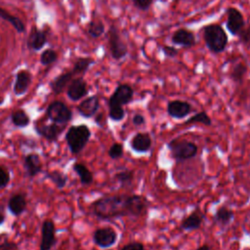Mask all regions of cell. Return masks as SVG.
<instances>
[{
  "mask_svg": "<svg viewBox=\"0 0 250 250\" xmlns=\"http://www.w3.org/2000/svg\"><path fill=\"white\" fill-rule=\"evenodd\" d=\"M160 49H161L162 53L164 54V56L168 57V58H176L177 55L179 54V50L170 45H161Z\"/></svg>",
  "mask_w": 250,
  "mask_h": 250,
  "instance_id": "cell-38",
  "label": "cell"
},
{
  "mask_svg": "<svg viewBox=\"0 0 250 250\" xmlns=\"http://www.w3.org/2000/svg\"><path fill=\"white\" fill-rule=\"evenodd\" d=\"M99 108H100V99L97 95L86 98L76 107L78 113L85 118H90L96 115Z\"/></svg>",
  "mask_w": 250,
  "mask_h": 250,
  "instance_id": "cell-15",
  "label": "cell"
},
{
  "mask_svg": "<svg viewBox=\"0 0 250 250\" xmlns=\"http://www.w3.org/2000/svg\"><path fill=\"white\" fill-rule=\"evenodd\" d=\"M56 244V227L52 220L47 219L42 224L40 250H52Z\"/></svg>",
  "mask_w": 250,
  "mask_h": 250,
  "instance_id": "cell-11",
  "label": "cell"
},
{
  "mask_svg": "<svg viewBox=\"0 0 250 250\" xmlns=\"http://www.w3.org/2000/svg\"><path fill=\"white\" fill-rule=\"evenodd\" d=\"M108 116L112 121H121L125 117V110L123 106L108 105Z\"/></svg>",
  "mask_w": 250,
  "mask_h": 250,
  "instance_id": "cell-33",
  "label": "cell"
},
{
  "mask_svg": "<svg viewBox=\"0 0 250 250\" xmlns=\"http://www.w3.org/2000/svg\"><path fill=\"white\" fill-rule=\"evenodd\" d=\"M117 236V232L112 228H99L93 233V241L100 248L105 249L116 243Z\"/></svg>",
  "mask_w": 250,
  "mask_h": 250,
  "instance_id": "cell-8",
  "label": "cell"
},
{
  "mask_svg": "<svg viewBox=\"0 0 250 250\" xmlns=\"http://www.w3.org/2000/svg\"><path fill=\"white\" fill-rule=\"evenodd\" d=\"M72 169L76 173V175L79 177L80 182H81L82 185L88 186V185H91L93 183V181H94L93 173L84 164L75 162L72 165Z\"/></svg>",
  "mask_w": 250,
  "mask_h": 250,
  "instance_id": "cell-23",
  "label": "cell"
},
{
  "mask_svg": "<svg viewBox=\"0 0 250 250\" xmlns=\"http://www.w3.org/2000/svg\"><path fill=\"white\" fill-rule=\"evenodd\" d=\"M87 32L92 38H99L104 33V24L100 21H91L88 24Z\"/></svg>",
  "mask_w": 250,
  "mask_h": 250,
  "instance_id": "cell-30",
  "label": "cell"
},
{
  "mask_svg": "<svg viewBox=\"0 0 250 250\" xmlns=\"http://www.w3.org/2000/svg\"><path fill=\"white\" fill-rule=\"evenodd\" d=\"M11 177L9 171L2 165H0V188H6L10 183Z\"/></svg>",
  "mask_w": 250,
  "mask_h": 250,
  "instance_id": "cell-37",
  "label": "cell"
},
{
  "mask_svg": "<svg viewBox=\"0 0 250 250\" xmlns=\"http://www.w3.org/2000/svg\"><path fill=\"white\" fill-rule=\"evenodd\" d=\"M114 179L121 185V187H129L134 181V171L122 170L114 175Z\"/></svg>",
  "mask_w": 250,
  "mask_h": 250,
  "instance_id": "cell-29",
  "label": "cell"
},
{
  "mask_svg": "<svg viewBox=\"0 0 250 250\" xmlns=\"http://www.w3.org/2000/svg\"><path fill=\"white\" fill-rule=\"evenodd\" d=\"M120 250H145V246L139 241H133L125 244Z\"/></svg>",
  "mask_w": 250,
  "mask_h": 250,
  "instance_id": "cell-40",
  "label": "cell"
},
{
  "mask_svg": "<svg viewBox=\"0 0 250 250\" xmlns=\"http://www.w3.org/2000/svg\"><path fill=\"white\" fill-rule=\"evenodd\" d=\"M1 240H2V235H0V243H1Z\"/></svg>",
  "mask_w": 250,
  "mask_h": 250,
  "instance_id": "cell-46",
  "label": "cell"
},
{
  "mask_svg": "<svg viewBox=\"0 0 250 250\" xmlns=\"http://www.w3.org/2000/svg\"><path fill=\"white\" fill-rule=\"evenodd\" d=\"M73 72L72 71H67V72H64V73H62L60 74L59 76H57L50 84V87H51V90L54 94H61L64 89L65 87L68 86V84L70 83V81L73 79Z\"/></svg>",
  "mask_w": 250,
  "mask_h": 250,
  "instance_id": "cell-22",
  "label": "cell"
},
{
  "mask_svg": "<svg viewBox=\"0 0 250 250\" xmlns=\"http://www.w3.org/2000/svg\"><path fill=\"white\" fill-rule=\"evenodd\" d=\"M5 220H6L5 213H4V211H3L2 206H0V226H1V225H3V223L5 222Z\"/></svg>",
  "mask_w": 250,
  "mask_h": 250,
  "instance_id": "cell-43",
  "label": "cell"
},
{
  "mask_svg": "<svg viewBox=\"0 0 250 250\" xmlns=\"http://www.w3.org/2000/svg\"><path fill=\"white\" fill-rule=\"evenodd\" d=\"M233 219L232 210L229 209L227 206H221L217 209L214 215V221L217 224H221L223 226L229 225Z\"/></svg>",
  "mask_w": 250,
  "mask_h": 250,
  "instance_id": "cell-26",
  "label": "cell"
},
{
  "mask_svg": "<svg viewBox=\"0 0 250 250\" xmlns=\"http://www.w3.org/2000/svg\"><path fill=\"white\" fill-rule=\"evenodd\" d=\"M0 250H20L17 243L13 241L4 240L0 243Z\"/></svg>",
  "mask_w": 250,
  "mask_h": 250,
  "instance_id": "cell-41",
  "label": "cell"
},
{
  "mask_svg": "<svg viewBox=\"0 0 250 250\" xmlns=\"http://www.w3.org/2000/svg\"><path fill=\"white\" fill-rule=\"evenodd\" d=\"M171 42L176 46L184 48H191L196 44L193 31L186 27H181L175 30L171 36Z\"/></svg>",
  "mask_w": 250,
  "mask_h": 250,
  "instance_id": "cell-12",
  "label": "cell"
},
{
  "mask_svg": "<svg viewBox=\"0 0 250 250\" xmlns=\"http://www.w3.org/2000/svg\"><path fill=\"white\" fill-rule=\"evenodd\" d=\"M23 167L29 178H34L42 171V163L37 153H28L23 157Z\"/></svg>",
  "mask_w": 250,
  "mask_h": 250,
  "instance_id": "cell-18",
  "label": "cell"
},
{
  "mask_svg": "<svg viewBox=\"0 0 250 250\" xmlns=\"http://www.w3.org/2000/svg\"><path fill=\"white\" fill-rule=\"evenodd\" d=\"M193 123H201L203 125L210 126L212 123V120L205 111H200L193 114L185 122V124H193Z\"/></svg>",
  "mask_w": 250,
  "mask_h": 250,
  "instance_id": "cell-32",
  "label": "cell"
},
{
  "mask_svg": "<svg viewBox=\"0 0 250 250\" xmlns=\"http://www.w3.org/2000/svg\"><path fill=\"white\" fill-rule=\"evenodd\" d=\"M134 97L133 88L126 83L119 84L108 99V105L124 106L132 102Z\"/></svg>",
  "mask_w": 250,
  "mask_h": 250,
  "instance_id": "cell-7",
  "label": "cell"
},
{
  "mask_svg": "<svg viewBox=\"0 0 250 250\" xmlns=\"http://www.w3.org/2000/svg\"><path fill=\"white\" fill-rule=\"evenodd\" d=\"M47 118L57 124L65 125L72 119L71 109L61 101L52 102L46 109Z\"/></svg>",
  "mask_w": 250,
  "mask_h": 250,
  "instance_id": "cell-6",
  "label": "cell"
},
{
  "mask_svg": "<svg viewBox=\"0 0 250 250\" xmlns=\"http://www.w3.org/2000/svg\"><path fill=\"white\" fill-rule=\"evenodd\" d=\"M108 156L115 160V159H119L120 157L123 156V153H124V146L122 144L120 143H114L111 145V146L109 147L108 151Z\"/></svg>",
  "mask_w": 250,
  "mask_h": 250,
  "instance_id": "cell-35",
  "label": "cell"
},
{
  "mask_svg": "<svg viewBox=\"0 0 250 250\" xmlns=\"http://www.w3.org/2000/svg\"><path fill=\"white\" fill-rule=\"evenodd\" d=\"M4 103V98L3 97H0V105Z\"/></svg>",
  "mask_w": 250,
  "mask_h": 250,
  "instance_id": "cell-45",
  "label": "cell"
},
{
  "mask_svg": "<svg viewBox=\"0 0 250 250\" xmlns=\"http://www.w3.org/2000/svg\"><path fill=\"white\" fill-rule=\"evenodd\" d=\"M247 70H248V67L245 63L237 62L234 65H232V67L230 68L229 77L234 83L240 84L243 82L244 77L247 73Z\"/></svg>",
  "mask_w": 250,
  "mask_h": 250,
  "instance_id": "cell-25",
  "label": "cell"
},
{
  "mask_svg": "<svg viewBox=\"0 0 250 250\" xmlns=\"http://www.w3.org/2000/svg\"><path fill=\"white\" fill-rule=\"evenodd\" d=\"M132 122L135 126H142L143 124H145L146 122V119L144 117L143 114H140V113H136L133 118H132Z\"/></svg>",
  "mask_w": 250,
  "mask_h": 250,
  "instance_id": "cell-42",
  "label": "cell"
},
{
  "mask_svg": "<svg viewBox=\"0 0 250 250\" xmlns=\"http://www.w3.org/2000/svg\"><path fill=\"white\" fill-rule=\"evenodd\" d=\"M202 31L205 46L210 52L220 54L226 50L229 43V37L221 24L210 23L205 25Z\"/></svg>",
  "mask_w": 250,
  "mask_h": 250,
  "instance_id": "cell-2",
  "label": "cell"
},
{
  "mask_svg": "<svg viewBox=\"0 0 250 250\" xmlns=\"http://www.w3.org/2000/svg\"><path fill=\"white\" fill-rule=\"evenodd\" d=\"M88 92L89 90H88L87 83L82 77L73 78L68 84L67 90H66L67 97L73 102H77L81 100L88 94Z\"/></svg>",
  "mask_w": 250,
  "mask_h": 250,
  "instance_id": "cell-13",
  "label": "cell"
},
{
  "mask_svg": "<svg viewBox=\"0 0 250 250\" xmlns=\"http://www.w3.org/2000/svg\"><path fill=\"white\" fill-rule=\"evenodd\" d=\"M95 62L92 58H79L73 65L72 72L73 74L76 73H84L88 70V68Z\"/></svg>",
  "mask_w": 250,
  "mask_h": 250,
  "instance_id": "cell-31",
  "label": "cell"
},
{
  "mask_svg": "<svg viewBox=\"0 0 250 250\" xmlns=\"http://www.w3.org/2000/svg\"><path fill=\"white\" fill-rule=\"evenodd\" d=\"M11 121L17 128H25L30 124V117L23 109H18L12 112Z\"/></svg>",
  "mask_w": 250,
  "mask_h": 250,
  "instance_id": "cell-24",
  "label": "cell"
},
{
  "mask_svg": "<svg viewBox=\"0 0 250 250\" xmlns=\"http://www.w3.org/2000/svg\"><path fill=\"white\" fill-rule=\"evenodd\" d=\"M133 3L137 9L141 11H146L153 3V0H133Z\"/></svg>",
  "mask_w": 250,
  "mask_h": 250,
  "instance_id": "cell-39",
  "label": "cell"
},
{
  "mask_svg": "<svg viewBox=\"0 0 250 250\" xmlns=\"http://www.w3.org/2000/svg\"><path fill=\"white\" fill-rule=\"evenodd\" d=\"M30 83H31V75L27 70L21 69L18 71L16 74V80L13 87L14 94L18 97L22 96L27 91Z\"/></svg>",
  "mask_w": 250,
  "mask_h": 250,
  "instance_id": "cell-17",
  "label": "cell"
},
{
  "mask_svg": "<svg viewBox=\"0 0 250 250\" xmlns=\"http://www.w3.org/2000/svg\"><path fill=\"white\" fill-rule=\"evenodd\" d=\"M0 18H1L2 20H4V21L10 22L18 32L21 33V32L24 31V29H25L24 23H23L19 18H17L16 16L11 15L10 13H8L7 11H5V10H4L3 8H1V7H0Z\"/></svg>",
  "mask_w": 250,
  "mask_h": 250,
  "instance_id": "cell-28",
  "label": "cell"
},
{
  "mask_svg": "<svg viewBox=\"0 0 250 250\" xmlns=\"http://www.w3.org/2000/svg\"><path fill=\"white\" fill-rule=\"evenodd\" d=\"M204 220V215L200 212V210L195 209L193 212H191L187 218H185L181 223V229L184 230H194L198 229L202 222Z\"/></svg>",
  "mask_w": 250,
  "mask_h": 250,
  "instance_id": "cell-20",
  "label": "cell"
},
{
  "mask_svg": "<svg viewBox=\"0 0 250 250\" xmlns=\"http://www.w3.org/2000/svg\"><path fill=\"white\" fill-rule=\"evenodd\" d=\"M46 177L60 189L63 188L67 183V176L60 170H53L46 174Z\"/></svg>",
  "mask_w": 250,
  "mask_h": 250,
  "instance_id": "cell-27",
  "label": "cell"
},
{
  "mask_svg": "<svg viewBox=\"0 0 250 250\" xmlns=\"http://www.w3.org/2000/svg\"><path fill=\"white\" fill-rule=\"evenodd\" d=\"M108 48L112 59L119 61L128 54V46L122 39L119 29L115 24H111L106 32Z\"/></svg>",
  "mask_w": 250,
  "mask_h": 250,
  "instance_id": "cell-5",
  "label": "cell"
},
{
  "mask_svg": "<svg viewBox=\"0 0 250 250\" xmlns=\"http://www.w3.org/2000/svg\"><path fill=\"white\" fill-rule=\"evenodd\" d=\"M130 146L137 153L147 152L151 147V138L147 133H137L131 139Z\"/></svg>",
  "mask_w": 250,
  "mask_h": 250,
  "instance_id": "cell-16",
  "label": "cell"
},
{
  "mask_svg": "<svg viewBox=\"0 0 250 250\" xmlns=\"http://www.w3.org/2000/svg\"><path fill=\"white\" fill-rule=\"evenodd\" d=\"M27 206V202L25 199V196L21 193H16L12 195L7 203V208L9 212L16 217H19L21 215Z\"/></svg>",
  "mask_w": 250,
  "mask_h": 250,
  "instance_id": "cell-19",
  "label": "cell"
},
{
  "mask_svg": "<svg viewBox=\"0 0 250 250\" xmlns=\"http://www.w3.org/2000/svg\"><path fill=\"white\" fill-rule=\"evenodd\" d=\"M63 129L64 125L57 124L54 122L51 124H44L39 122L34 124V130L36 134L48 142H56L63 132Z\"/></svg>",
  "mask_w": 250,
  "mask_h": 250,
  "instance_id": "cell-10",
  "label": "cell"
},
{
  "mask_svg": "<svg viewBox=\"0 0 250 250\" xmlns=\"http://www.w3.org/2000/svg\"><path fill=\"white\" fill-rule=\"evenodd\" d=\"M57 59H58L57 53L52 49H47L41 54L40 62L43 65H48V64H51V63L55 62L57 61Z\"/></svg>",
  "mask_w": 250,
  "mask_h": 250,
  "instance_id": "cell-34",
  "label": "cell"
},
{
  "mask_svg": "<svg viewBox=\"0 0 250 250\" xmlns=\"http://www.w3.org/2000/svg\"><path fill=\"white\" fill-rule=\"evenodd\" d=\"M196 250H210V247L205 244V245H202V246L198 247Z\"/></svg>",
  "mask_w": 250,
  "mask_h": 250,
  "instance_id": "cell-44",
  "label": "cell"
},
{
  "mask_svg": "<svg viewBox=\"0 0 250 250\" xmlns=\"http://www.w3.org/2000/svg\"><path fill=\"white\" fill-rule=\"evenodd\" d=\"M226 13H227L226 27L231 35L236 36L238 32L245 26L244 17L238 9L232 6L228 7Z\"/></svg>",
  "mask_w": 250,
  "mask_h": 250,
  "instance_id": "cell-9",
  "label": "cell"
},
{
  "mask_svg": "<svg viewBox=\"0 0 250 250\" xmlns=\"http://www.w3.org/2000/svg\"><path fill=\"white\" fill-rule=\"evenodd\" d=\"M147 199L139 194H114L99 198L91 205L92 213L100 220H113L121 217L146 215Z\"/></svg>",
  "mask_w": 250,
  "mask_h": 250,
  "instance_id": "cell-1",
  "label": "cell"
},
{
  "mask_svg": "<svg viewBox=\"0 0 250 250\" xmlns=\"http://www.w3.org/2000/svg\"><path fill=\"white\" fill-rule=\"evenodd\" d=\"M47 43L46 33L37 28H33L27 39V47L33 51H39Z\"/></svg>",
  "mask_w": 250,
  "mask_h": 250,
  "instance_id": "cell-21",
  "label": "cell"
},
{
  "mask_svg": "<svg viewBox=\"0 0 250 250\" xmlns=\"http://www.w3.org/2000/svg\"><path fill=\"white\" fill-rule=\"evenodd\" d=\"M192 110V106L189 103L182 100H174L167 104V113L176 119H182L188 116Z\"/></svg>",
  "mask_w": 250,
  "mask_h": 250,
  "instance_id": "cell-14",
  "label": "cell"
},
{
  "mask_svg": "<svg viewBox=\"0 0 250 250\" xmlns=\"http://www.w3.org/2000/svg\"><path fill=\"white\" fill-rule=\"evenodd\" d=\"M236 36L238 37V40L242 44L248 45L250 43V25L244 26Z\"/></svg>",
  "mask_w": 250,
  "mask_h": 250,
  "instance_id": "cell-36",
  "label": "cell"
},
{
  "mask_svg": "<svg viewBox=\"0 0 250 250\" xmlns=\"http://www.w3.org/2000/svg\"><path fill=\"white\" fill-rule=\"evenodd\" d=\"M91 134L90 128L85 124L70 126L64 137L69 151L74 155L79 154L87 146Z\"/></svg>",
  "mask_w": 250,
  "mask_h": 250,
  "instance_id": "cell-3",
  "label": "cell"
},
{
  "mask_svg": "<svg viewBox=\"0 0 250 250\" xmlns=\"http://www.w3.org/2000/svg\"><path fill=\"white\" fill-rule=\"evenodd\" d=\"M171 157L177 161H183L193 158L197 154V146L187 140L174 139L167 144Z\"/></svg>",
  "mask_w": 250,
  "mask_h": 250,
  "instance_id": "cell-4",
  "label": "cell"
}]
</instances>
